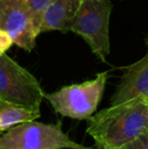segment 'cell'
I'll return each instance as SVG.
<instances>
[{
  "label": "cell",
  "instance_id": "obj_1",
  "mask_svg": "<svg viewBox=\"0 0 148 149\" xmlns=\"http://www.w3.org/2000/svg\"><path fill=\"white\" fill-rule=\"evenodd\" d=\"M147 123L148 97L140 96L95 113L88 120L86 133L94 146L122 149L145 133Z\"/></svg>",
  "mask_w": 148,
  "mask_h": 149
},
{
  "label": "cell",
  "instance_id": "obj_8",
  "mask_svg": "<svg viewBox=\"0 0 148 149\" xmlns=\"http://www.w3.org/2000/svg\"><path fill=\"white\" fill-rule=\"evenodd\" d=\"M82 0H53L43 15L40 33L70 31Z\"/></svg>",
  "mask_w": 148,
  "mask_h": 149
},
{
  "label": "cell",
  "instance_id": "obj_7",
  "mask_svg": "<svg viewBox=\"0 0 148 149\" xmlns=\"http://www.w3.org/2000/svg\"><path fill=\"white\" fill-rule=\"evenodd\" d=\"M144 57L124 68V73L111 97L110 106H117L140 96L148 97V38Z\"/></svg>",
  "mask_w": 148,
  "mask_h": 149
},
{
  "label": "cell",
  "instance_id": "obj_4",
  "mask_svg": "<svg viewBox=\"0 0 148 149\" xmlns=\"http://www.w3.org/2000/svg\"><path fill=\"white\" fill-rule=\"evenodd\" d=\"M44 98L45 91L36 77L5 53L0 54V100L40 112Z\"/></svg>",
  "mask_w": 148,
  "mask_h": 149
},
{
  "label": "cell",
  "instance_id": "obj_3",
  "mask_svg": "<svg viewBox=\"0 0 148 149\" xmlns=\"http://www.w3.org/2000/svg\"><path fill=\"white\" fill-rule=\"evenodd\" d=\"M0 149H92L77 143L62 130L61 123L26 121L0 135Z\"/></svg>",
  "mask_w": 148,
  "mask_h": 149
},
{
  "label": "cell",
  "instance_id": "obj_10",
  "mask_svg": "<svg viewBox=\"0 0 148 149\" xmlns=\"http://www.w3.org/2000/svg\"><path fill=\"white\" fill-rule=\"evenodd\" d=\"M28 7L34 18L35 26L40 33V26L43 19V15L53 0H20Z\"/></svg>",
  "mask_w": 148,
  "mask_h": 149
},
{
  "label": "cell",
  "instance_id": "obj_6",
  "mask_svg": "<svg viewBox=\"0 0 148 149\" xmlns=\"http://www.w3.org/2000/svg\"><path fill=\"white\" fill-rule=\"evenodd\" d=\"M0 30L26 52L35 49L40 35L30 10L20 0H0Z\"/></svg>",
  "mask_w": 148,
  "mask_h": 149
},
{
  "label": "cell",
  "instance_id": "obj_15",
  "mask_svg": "<svg viewBox=\"0 0 148 149\" xmlns=\"http://www.w3.org/2000/svg\"><path fill=\"white\" fill-rule=\"evenodd\" d=\"M145 133H148V123H147V127H146V131H145Z\"/></svg>",
  "mask_w": 148,
  "mask_h": 149
},
{
  "label": "cell",
  "instance_id": "obj_9",
  "mask_svg": "<svg viewBox=\"0 0 148 149\" xmlns=\"http://www.w3.org/2000/svg\"><path fill=\"white\" fill-rule=\"evenodd\" d=\"M41 117L40 112H33L26 109L6 106L0 109V132L26 121H33Z\"/></svg>",
  "mask_w": 148,
  "mask_h": 149
},
{
  "label": "cell",
  "instance_id": "obj_2",
  "mask_svg": "<svg viewBox=\"0 0 148 149\" xmlns=\"http://www.w3.org/2000/svg\"><path fill=\"white\" fill-rule=\"evenodd\" d=\"M108 78V71L99 72L90 80L66 85L51 93H45V98L55 113L62 117L88 121L97 113Z\"/></svg>",
  "mask_w": 148,
  "mask_h": 149
},
{
  "label": "cell",
  "instance_id": "obj_12",
  "mask_svg": "<svg viewBox=\"0 0 148 149\" xmlns=\"http://www.w3.org/2000/svg\"><path fill=\"white\" fill-rule=\"evenodd\" d=\"M13 45L11 37L5 33L4 31L0 30V54H3Z\"/></svg>",
  "mask_w": 148,
  "mask_h": 149
},
{
  "label": "cell",
  "instance_id": "obj_14",
  "mask_svg": "<svg viewBox=\"0 0 148 149\" xmlns=\"http://www.w3.org/2000/svg\"><path fill=\"white\" fill-rule=\"evenodd\" d=\"M94 149H105L103 147H99V146H94Z\"/></svg>",
  "mask_w": 148,
  "mask_h": 149
},
{
  "label": "cell",
  "instance_id": "obj_16",
  "mask_svg": "<svg viewBox=\"0 0 148 149\" xmlns=\"http://www.w3.org/2000/svg\"><path fill=\"white\" fill-rule=\"evenodd\" d=\"M1 102H2V100H1Z\"/></svg>",
  "mask_w": 148,
  "mask_h": 149
},
{
  "label": "cell",
  "instance_id": "obj_5",
  "mask_svg": "<svg viewBox=\"0 0 148 149\" xmlns=\"http://www.w3.org/2000/svg\"><path fill=\"white\" fill-rule=\"evenodd\" d=\"M111 0H82L70 31L80 36L101 62L110 54Z\"/></svg>",
  "mask_w": 148,
  "mask_h": 149
},
{
  "label": "cell",
  "instance_id": "obj_13",
  "mask_svg": "<svg viewBox=\"0 0 148 149\" xmlns=\"http://www.w3.org/2000/svg\"><path fill=\"white\" fill-rule=\"evenodd\" d=\"M6 106H9V104H6V102H1V100H0V109L3 108V107H6Z\"/></svg>",
  "mask_w": 148,
  "mask_h": 149
},
{
  "label": "cell",
  "instance_id": "obj_11",
  "mask_svg": "<svg viewBox=\"0 0 148 149\" xmlns=\"http://www.w3.org/2000/svg\"><path fill=\"white\" fill-rule=\"evenodd\" d=\"M122 149H148V133H143Z\"/></svg>",
  "mask_w": 148,
  "mask_h": 149
}]
</instances>
